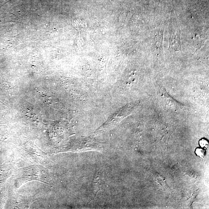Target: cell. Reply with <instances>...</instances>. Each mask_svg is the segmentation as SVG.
<instances>
[{
  "instance_id": "obj_2",
  "label": "cell",
  "mask_w": 209,
  "mask_h": 209,
  "mask_svg": "<svg viewBox=\"0 0 209 209\" xmlns=\"http://www.w3.org/2000/svg\"><path fill=\"white\" fill-rule=\"evenodd\" d=\"M199 145L203 148H207L208 147V142L205 140H201L199 141Z\"/></svg>"
},
{
  "instance_id": "obj_1",
  "label": "cell",
  "mask_w": 209,
  "mask_h": 209,
  "mask_svg": "<svg viewBox=\"0 0 209 209\" xmlns=\"http://www.w3.org/2000/svg\"><path fill=\"white\" fill-rule=\"evenodd\" d=\"M196 153L200 158H203L205 157V150L200 148H197L196 151Z\"/></svg>"
}]
</instances>
